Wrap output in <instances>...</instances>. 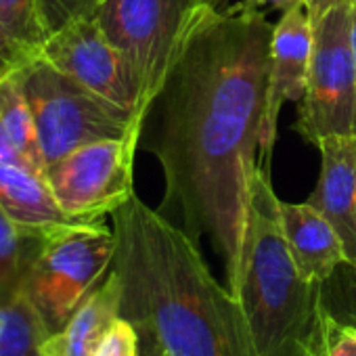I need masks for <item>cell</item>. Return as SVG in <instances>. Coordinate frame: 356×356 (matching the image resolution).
Here are the masks:
<instances>
[{"label": "cell", "instance_id": "obj_11", "mask_svg": "<svg viewBox=\"0 0 356 356\" xmlns=\"http://www.w3.org/2000/svg\"><path fill=\"white\" fill-rule=\"evenodd\" d=\"M321 153L312 204L335 229L348 264H356V134H333L316 143Z\"/></svg>", "mask_w": 356, "mask_h": 356}, {"label": "cell", "instance_id": "obj_25", "mask_svg": "<svg viewBox=\"0 0 356 356\" xmlns=\"http://www.w3.org/2000/svg\"><path fill=\"white\" fill-rule=\"evenodd\" d=\"M243 3L252 5V7H273V9H279V11H287L291 7H298V5H304V0H243Z\"/></svg>", "mask_w": 356, "mask_h": 356}, {"label": "cell", "instance_id": "obj_12", "mask_svg": "<svg viewBox=\"0 0 356 356\" xmlns=\"http://www.w3.org/2000/svg\"><path fill=\"white\" fill-rule=\"evenodd\" d=\"M281 225L293 264L304 281L321 285L346 262L339 235L312 204L281 202Z\"/></svg>", "mask_w": 356, "mask_h": 356}, {"label": "cell", "instance_id": "obj_26", "mask_svg": "<svg viewBox=\"0 0 356 356\" xmlns=\"http://www.w3.org/2000/svg\"><path fill=\"white\" fill-rule=\"evenodd\" d=\"M352 49H354V59H356V0L352 7Z\"/></svg>", "mask_w": 356, "mask_h": 356}, {"label": "cell", "instance_id": "obj_9", "mask_svg": "<svg viewBox=\"0 0 356 356\" xmlns=\"http://www.w3.org/2000/svg\"><path fill=\"white\" fill-rule=\"evenodd\" d=\"M42 59L143 120L140 86L134 70L122 51L107 38L97 17L78 19L49 36Z\"/></svg>", "mask_w": 356, "mask_h": 356}, {"label": "cell", "instance_id": "obj_2", "mask_svg": "<svg viewBox=\"0 0 356 356\" xmlns=\"http://www.w3.org/2000/svg\"><path fill=\"white\" fill-rule=\"evenodd\" d=\"M111 229L120 316L151 331L168 356H258L241 304L181 225L134 193Z\"/></svg>", "mask_w": 356, "mask_h": 356}, {"label": "cell", "instance_id": "obj_19", "mask_svg": "<svg viewBox=\"0 0 356 356\" xmlns=\"http://www.w3.org/2000/svg\"><path fill=\"white\" fill-rule=\"evenodd\" d=\"M321 304L335 321L356 327V264L341 262L333 275L321 283Z\"/></svg>", "mask_w": 356, "mask_h": 356}, {"label": "cell", "instance_id": "obj_20", "mask_svg": "<svg viewBox=\"0 0 356 356\" xmlns=\"http://www.w3.org/2000/svg\"><path fill=\"white\" fill-rule=\"evenodd\" d=\"M103 3L105 0H38L40 17L49 36L78 19L97 17Z\"/></svg>", "mask_w": 356, "mask_h": 356}, {"label": "cell", "instance_id": "obj_1", "mask_svg": "<svg viewBox=\"0 0 356 356\" xmlns=\"http://www.w3.org/2000/svg\"><path fill=\"white\" fill-rule=\"evenodd\" d=\"M275 26L248 3L206 5L187 28L140 136L163 174L159 212L172 210L229 268L237 256L250 172L258 163Z\"/></svg>", "mask_w": 356, "mask_h": 356}, {"label": "cell", "instance_id": "obj_4", "mask_svg": "<svg viewBox=\"0 0 356 356\" xmlns=\"http://www.w3.org/2000/svg\"><path fill=\"white\" fill-rule=\"evenodd\" d=\"M19 80L47 165L78 147L103 138H120L145 126L130 109L92 92L42 57L24 67Z\"/></svg>", "mask_w": 356, "mask_h": 356}, {"label": "cell", "instance_id": "obj_10", "mask_svg": "<svg viewBox=\"0 0 356 356\" xmlns=\"http://www.w3.org/2000/svg\"><path fill=\"white\" fill-rule=\"evenodd\" d=\"M312 22L304 5L283 11L281 19L275 24L270 40V63H268V101H266V122L260 143L262 168L266 170L273 159V149L277 140L279 113L285 101H296L304 97L308 67L312 57Z\"/></svg>", "mask_w": 356, "mask_h": 356}, {"label": "cell", "instance_id": "obj_14", "mask_svg": "<svg viewBox=\"0 0 356 356\" xmlns=\"http://www.w3.org/2000/svg\"><path fill=\"white\" fill-rule=\"evenodd\" d=\"M0 206L22 227L40 233L72 222H84L70 218L57 206L44 172L3 157H0Z\"/></svg>", "mask_w": 356, "mask_h": 356}, {"label": "cell", "instance_id": "obj_15", "mask_svg": "<svg viewBox=\"0 0 356 356\" xmlns=\"http://www.w3.org/2000/svg\"><path fill=\"white\" fill-rule=\"evenodd\" d=\"M47 40L38 0H0V80L40 59Z\"/></svg>", "mask_w": 356, "mask_h": 356}, {"label": "cell", "instance_id": "obj_8", "mask_svg": "<svg viewBox=\"0 0 356 356\" xmlns=\"http://www.w3.org/2000/svg\"><path fill=\"white\" fill-rule=\"evenodd\" d=\"M143 126L120 138H103L78 147L44 176L57 206L76 220H103L134 195V155Z\"/></svg>", "mask_w": 356, "mask_h": 356}, {"label": "cell", "instance_id": "obj_21", "mask_svg": "<svg viewBox=\"0 0 356 356\" xmlns=\"http://www.w3.org/2000/svg\"><path fill=\"white\" fill-rule=\"evenodd\" d=\"M312 356H356V327L339 323L323 310Z\"/></svg>", "mask_w": 356, "mask_h": 356}, {"label": "cell", "instance_id": "obj_3", "mask_svg": "<svg viewBox=\"0 0 356 356\" xmlns=\"http://www.w3.org/2000/svg\"><path fill=\"white\" fill-rule=\"evenodd\" d=\"M225 270L258 356H312L323 316L321 285L304 281L293 264L281 225V200L260 163L250 172L239 250Z\"/></svg>", "mask_w": 356, "mask_h": 356}, {"label": "cell", "instance_id": "obj_16", "mask_svg": "<svg viewBox=\"0 0 356 356\" xmlns=\"http://www.w3.org/2000/svg\"><path fill=\"white\" fill-rule=\"evenodd\" d=\"M0 157L24 163L38 172L47 170L34 115L22 88L19 72L0 80Z\"/></svg>", "mask_w": 356, "mask_h": 356}, {"label": "cell", "instance_id": "obj_24", "mask_svg": "<svg viewBox=\"0 0 356 356\" xmlns=\"http://www.w3.org/2000/svg\"><path fill=\"white\" fill-rule=\"evenodd\" d=\"M138 333V343H140V354L138 356H168V352L163 350V346L157 341V337L143 329V327H134Z\"/></svg>", "mask_w": 356, "mask_h": 356}, {"label": "cell", "instance_id": "obj_7", "mask_svg": "<svg viewBox=\"0 0 356 356\" xmlns=\"http://www.w3.org/2000/svg\"><path fill=\"white\" fill-rule=\"evenodd\" d=\"M352 7H335L312 24V57L296 120L298 134L312 145L333 134H356Z\"/></svg>", "mask_w": 356, "mask_h": 356}, {"label": "cell", "instance_id": "obj_17", "mask_svg": "<svg viewBox=\"0 0 356 356\" xmlns=\"http://www.w3.org/2000/svg\"><path fill=\"white\" fill-rule=\"evenodd\" d=\"M49 335L26 283L22 289L0 300V356H42V341Z\"/></svg>", "mask_w": 356, "mask_h": 356}, {"label": "cell", "instance_id": "obj_13", "mask_svg": "<svg viewBox=\"0 0 356 356\" xmlns=\"http://www.w3.org/2000/svg\"><path fill=\"white\" fill-rule=\"evenodd\" d=\"M122 287L113 270L88 293L70 321L47 335L42 356H95L111 323L120 316Z\"/></svg>", "mask_w": 356, "mask_h": 356}, {"label": "cell", "instance_id": "obj_23", "mask_svg": "<svg viewBox=\"0 0 356 356\" xmlns=\"http://www.w3.org/2000/svg\"><path fill=\"white\" fill-rule=\"evenodd\" d=\"M350 3H354V0H304V7H306V13H308L310 22L314 24L327 11H331L335 7H341V5H350Z\"/></svg>", "mask_w": 356, "mask_h": 356}, {"label": "cell", "instance_id": "obj_18", "mask_svg": "<svg viewBox=\"0 0 356 356\" xmlns=\"http://www.w3.org/2000/svg\"><path fill=\"white\" fill-rule=\"evenodd\" d=\"M47 233L22 227L0 206V300L24 287L28 266Z\"/></svg>", "mask_w": 356, "mask_h": 356}, {"label": "cell", "instance_id": "obj_5", "mask_svg": "<svg viewBox=\"0 0 356 356\" xmlns=\"http://www.w3.org/2000/svg\"><path fill=\"white\" fill-rule=\"evenodd\" d=\"M113 254L115 235L103 220L63 225L42 237L28 266L26 289L49 335L109 275Z\"/></svg>", "mask_w": 356, "mask_h": 356}, {"label": "cell", "instance_id": "obj_6", "mask_svg": "<svg viewBox=\"0 0 356 356\" xmlns=\"http://www.w3.org/2000/svg\"><path fill=\"white\" fill-rule=\"evenodd\" d=\"M220 0H105L97 19L140 86V118L159 95L193 17Z\"/></svg>", "mask_w": 356, "mask_h": 356}, {"label": "cell", "instance_id": "obj_22", "mask_svg": "<svg viewBox=\"0 0 356 356\" xmlns=\"http://www.w3.org/2000/svg\"><path fill=\"white\" fill-rule=\"evenodd\" d=\"M138 354H140V343L134 325L128 318L118 316L107 329L95 356H138Z\"/></svg>", "mask_w": 356, "mask_h": 356}]
</instances>
